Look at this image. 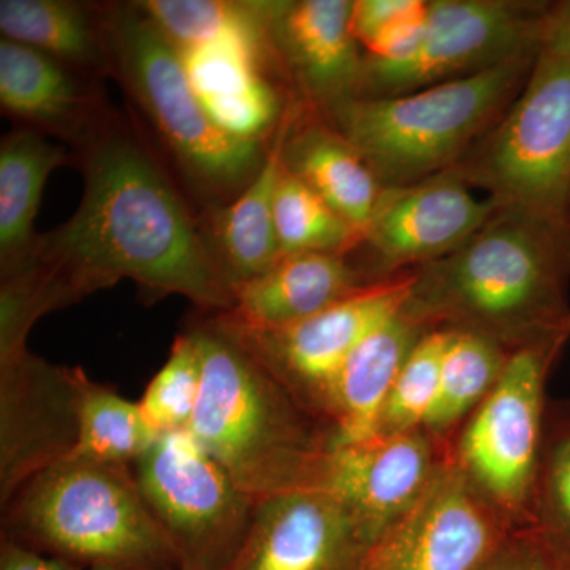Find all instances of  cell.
Wrapping results in <instances>:
<instances>
[{
	"label": "cell",
	"instance_id": "cell-6",
	"mask_svg": "<svg viewBox=\"0 0 570 570\" xmlns=\"http://www.w3.org/2000/svg\"><path fill=\"white\" fill-rule=\"evenodd\" d=\"M539 55L419 91L352 99L322 116L363 157L382 187L452 170L497 126Z\"/></svg>",
	"mask_w": 570,
	"mask_h": 570
},
{
	"label": "cell",
	"instance_id": "cell-7",
	"mask_svg": "<svg viewBox=\"0 0 570 570\" xmlns=\"http://www.w3.org/2000/svg\"><path fill=\"white\" fill-rule=\"evenodd\" d=\"M570 333L512 351L489 396L460 428L452 460L517 530L530 528L546 431V387Z\"/></svg>",
	"mask_w": 570,
	"mask_h": 570
},
{
	"label": "cell",
	"instance_id": "cell-23",
	"mask_svg": "<svg viewBox=\"0 0 570 570\" xmlns=\"http://www.w3.org/2000/svg\"><path fill=\"white\" fill-rule=\"evenodd\" d=\"M0 32L96 80L111 77L102 3L0 0Z\"/></svg>",
	"mask_w": 570,
	"mask_h": 570
},
{
	"label": "cell",
	"instance_id": "cell-29",
	"mask_svg": "<svg viewBox=\"0 0 570 570\" xmlns=\"http://www.w3.org/2000/svg\"><path fill=\"white\" fill-rule=\"evenodd\" d=\"M277 243L284 257L351 254L362 235L291 171H281L275 194Z\"/></svg>",
	"mask_w": 570,
	"mask_h": 570
},
{
	"label": "cell",
	"instance_id": "cell-26",
	"mask_svg": "<svg viewBox=\"0 0 570 570\" xmlns=\"http://www.w3.org/2000/svg\"><path fill=\"white\" fill-rule=\"evenodd\" d=\"M510 354L504 344L482 333L448 328L438 400L425 430L441 439L452 436L489 396Z\"/></svg>",
	"mask_w": 570,
	"mask_h": 570
},
{
	"label": "cell",
	"instance_id": "cell-30",
	"mask_svg": "<svg viewBox=\"0 0 570 570\" xmlns=\"http://www.w3.org/2000/svg\"><path fill=\"white\" fill-rule=\"evenodd\" d=\"M445 343L448 328L428 330L420 337L390 392L377 436L425 430L438 400Z\"/></svg>",
	"mask_w": 570,
	"mask_h": 570
},
{
	"label": "cell",
	"instance_id": "cell-24",
	"mask_svg": "<svg viewBox=\"0 0 570 570\" xmlns=\"http://www.w3.org/2000/svg\"><path fill=\"white\" fill-rule=\"evenodd\" d=\"M71 163L69 146L17 127L0 141V275L31 253L45 184L55 168Z\"/></svg>",
	"mask_w": 570,
	"mask_h": 570
},
{
	"label": "cell",
	"instance_id": "cell-14",
	"mask_svg": "<svg viewBox=\"0 0 570 570\" xmlns=\"http://www.w3.org/2000/svg\"><path fill=\"white\" fill-rule=\"evenodd\" d=\"M374 540L335 494L287 491L257 502L227 570H358Z\"/></svg>",
	"mask_w": 570,
	"mask_h": 570
},
{
	"label": "cell",
	"instance_id": "cell-13",
	"mask_svg": "<svg viewBox=\"0 0 570 570\" xmlns=\"http://www.w3.org/2000/svg\"><path fill=\"white\" fill-rule=\"evenodd\" d=\"M478 200L453 170L406 186L382 187L363 234L382 277L412 272L459 249L498 208Z\"/></svg>",
	"mask_w": 570,
	"mask_h": 570
},
{
	"label": "cell",
	"instance_id": "cell-10",
	"mask_svg": "<svg viewBox=\"0 0 570 570\" xmlns=\"http://www.w3.org/2000/svg\"><path fill=\"white\" fill-rule=\"evenodd\" d=\"M549 2L433 0L417 50L395 62L365 58L356 99L401 96L539 55Z\"/></svg>",
	"mask_w": 570,
	"mask_h": 570
},
{
	"label": "cell",
	"instance_id": "cell-9",
	"mask_svg": "<svg viewBox=\"0 0 570 570\" xmlns=\"http://www.w3.org/2000/svg\"><path fill=\"white\" fill-rule=\"evenodd\" d=\"M146 504L171 540L183 568L227 570L255 505L189 431L159 436L132 464Z\"/></svg>",
	"mask_w": 570,
	"mask_h": 570
},
{
	"label": "cell",
	"instance_id": "cell-20",
	"mask_svg": "<svg viewBox=\"0 0 570 570\" xmlns=\"http://www.w3.org/2000/svg\"><path fill=\"white\" fill-rule=\"evenodd\" d=\"M373 283L377 281L352 265L347 254L291 255L236 287L234 307L219 314L246 328H281L316 316Z\"/></svg>",
	"mask_w": 570,
	"mask_h": 570
},
{
	"label": "cell",
	"instance_id": "cell-15",
	"mask_svg": "<svg viewBox=\"0 0 570 570\" xmlns=\"http://www.w3.org/2000/svg\"><path fill=\"white\" fill-rule=\"evenodd\" d=\"M71 367L29 351L0 362V501L77 445Z\"/></svg>",
	"mask_w": 570,
	"mask_h": 570
},
{
	"label": "cell",
	"instance_id": "cell-22",
	"mask_svg": "<svg viewBox=\"0 0 570 570\" xmlns=\"http://www.w3.org/2000/svg\"><path fill=\"white\" fill-rule=\"evenodd\" d=\"M303 111L284 142V168L335 209L363 239L381 183L343 135L318 112L305 116Z\"/></svg>",
	"mask_w": 570,
	"mask_h": 570
},
{
	"label": "cell",
	"instance_id": "cell-1",
	"mask_svg": "<svg viewBox=\"0 0 570 570\" xmlns=\"http://www.w3.org/2000/svg\"><path fill=\"white\" fill-rule=\"evenodd\" d=\"M70 153L80 206L0 275L22 305L40 318L130 279L148 298L186 296L202 313L234 307L200 214L132 112L111 107Z\"/></svg>",
	"mask_w": 570,
	"mask_h": 570
},
{
	"label": "cell",
	"instance_id": "cell-32",
	"mask_svg": "<svg viewBox=\"0 0 570 570\" xmlns=\"http://www.w3.org/2000/svg\"><path fill=\"white\" fill-rule=\"evenodd\" d=\"M426 9L425 0H354L352 26L356 40L366 50L397 26L422 17Z\"/></svg>",
	"mask_w": 570,
	"mask_h": 570
},
{
	"label": "cell",
	"instance_id": "cell-18",
	"mask_svg": "<svg viewBox=\"0 0 570 570\" xmlns=\"http://www.w3.org/2000/svg\"><path fill=\"white\" fill-rule=\"evenodd\" d=\"M0 107L18 127L73 148L111 105L102 80L26 45L0 40Z\"/></svg>",
	"mask_w": 570,
	"mask_h": 570
},
{
	"label": "cell",
	"instance_id": "cell-25",
	"mask_svg": "<svg viewBox=\"0 0 570 570\" xmlns=\"http://www.w3.org/2000/svg\"><path fill=\"white\" fill-rule=\"evenodd\" d=\"M78 439L70 456L132 466L160 434L146 420L140 403L92 381L71 367Z\"/></svg>",
	"mask_w": 570,
	"mask_h": 570
},
{
	"label": "cell",
	"instance_id": "cell-33",
	"mask_svg": "<svg viewBox=\"0 0 570 570\" xmlns=\"http://www.w3.org/2000/svg\"><path fill=\"white\" fill-rule=\"evenodd\" d=\"M479 570H560L553 554L531 528L512 535Z\"/></svg>",
	"mask_w": 570,
	"mask_h": 570
},
{
	"label": "cell",
	"instance_id": "cell-21",
	"mask_svg": "<svg viewBox=\"0 0 570 570\" xmlns=\"http://www.w3.org/2000/svg\"><path fill=\"white\" fill-rule=\"evenodd\" d=\"M302 110V104L288 105L264 167L245 193L232 204L200 214L206 242L235 291L283 258L276 235L275 194L283 171L284 142Z\"/></svg>",
	"mask_w": 570,
	"mask_h": 570
},
{
	"label": "cell",
	"instance_id": "cell-16",
	"mask_svg": "<svg viewBox=\"0 0 570 570\" xmlns=\"http://www.w3.org/2000/svg\"><path fill=\"white\" fill-rule=\"evenodd\" d=\"M452 459V444L426 430L379 434L330 449L318 490L354 510L374 538L406 513Z\"/></svg>",
	"mask_w": 570,
	"mask_h": 570
},
{
	"label": "cell",
	"instance_id": "cell-31",
	"mask_svg": "<svg viewBox=\"0 0 570 570\" xmlns=\"http://www.w3.org/2000/svg\"><path fill=\"white\" fill-rule=\"evenodd\" d=\"M202 387V354L197 336L187 328L176 337L170 355L140 401L149 425L163 434L189 431Z\"/></svg>",
	"mask_w": 570,
	"mask_h": 570
},
{
	"label": "cell",
	"instance_id": "cell-3",
	"mask_svg": "<svg viewBox=\"0 0 570 570\" xmlns=\"http://www.w3.org/2000/svg\"><path fill=\"white\" fill-rule=\"evenodd\" d=\"M202 387L189 433L254 501L318 490L332 431L306 411L214 314L189 326Z\"/></svg>",
	"mask_w": 570,
	"mask_h": 570
},
{
	"label": "cell",
	"instance_id": "cell-19",
	"mask_svg": "<svg viewBox=\"0 0 570 570\" xmlns=\"http://www.w3.org/2000/svg\"><path fill=\"white\" fill-rule=\"evenodd\" d=\"M428 330L403 309L351 352L326 393L324 422L332 431V448L377 436L397 374Z\"/></svg>",
	"mask_w": 570,
	"mask_h": 570
},
{
	"label": "cell",
	"instance_id": "cell-36",
	"mask_svg": "<svg viewBox=\"0 0 570 570\" xmlns=\"http://www.w3.org/2000/svg\"><path fill=\"white\" fill-rule=\"evenodd\" d=\"M549 549V547H547ZM551 554H553L554 561H557L558 569L560 570H570L569 562H566L564 560H561V558H558L557 554L553 553V551H550Z\"/></svg>",
	"mask_w": 570,
	"mask_h": 570
},
{
	"label": "cell",
	"instance_id": "cell-8",
	"mask_svg": "<svg viewBox=\"0 0 570 570\" xmlns=\"http://www.w3.org/2000/svg\"><path fill=\"white\" fill-rule=\"evenodd\" d=\"M452 170L501 205L570 219V62L539 55L508 111Z\"/></svg>",
	"mask_w": 570,
	"mask_h": 570
},
{
	"label": "cell",
	"instance_id": "cell-27",
	"mask_svg": "<svg viewBox=\"0 0 570 570\" xmlns=\"http://www.w3.org/2000/svg\"><path fill=\"white\" fill-rule=\"evenodd\" d=\"M137 6L179 51L230 37L272 40L276 9V2L227 0H141Z\"/></svg>",
	"mask_w": 570,
	"mask_h": 570
},
{
	"label": "cell",
	"instance_id": "cell-38",
	"mask_svg": "<svg viewBox=\"0 0 570 570\" xmlns=\"http://www.w3.org/2000/svg\"><path fill=\"white\" fill-rule=\"evenodd\" d=\"M569 213H570V204H569Z\"/></svg>",
	"mask_w": 570,
	"mask_h": 570
},
{
	"label": "cell",
	"instance_id": "cell-35",
	"mask_svg": "<svg viewBox=\"0 0 570 570\" xmlns=\"http://www.w3.org/2000/svg\"><path fill=\"white\" fill-rule=\"evenodd\" d=\"M0 570H81L80 566L43 553L2 535Z\"/></svg>",
	"mask_w": 570,
	"mask_h": 570
},
{
	"label": "cell",
	"instance_id": "cell-5",
	"mask_svg": "<svg viewBox=\"0 0 570 570\" xmlns=\"http://www.w3.org/2000/svg\"><path fill=\"white\" fill-rule=\"evenodd\" d=\"M2 509L6 538L80 568L181 566L126 464L69 456L22 483Z\"/></svg>",
	"mask_w": 570,
	"mask_h": 570
},
{
	"label": "cell",
	"instance_id": "cell-2",
	"mask_svg": "<svg viewBox=\"0 0 570 570\" xmlns=\"http://www.w3.org/2000/svg\"><path fill=\"white\" fill-rule=\"evenodd\" d=\"M570 219L498 205L452 254L412 269L404 313L515 351L570 333Z\"/></svg>",
	"mask_w": 570,
	"mask_h": 570
},
{
	"label": "cell",
	"instance_id": "cell-37",
	"mask_svg": "<svg viewBox=\"0 0 570 570\" xmlns=\"http://www.w3.org/2000/svg\"><path fill=\"white\" fill-rule=\"evenodd\" d=\"M91 570H119V569H111V568H94ZM163 570H193V569H187V568H183V566H179V568H171V569H163Z\"/></svg>",
	"mask_w": 570,
	"mask_h": 570
},
{
	"label": "cell",
	"instance_id": "cell-12",
	"mask_svg": "<svg viewBox=\"0 0 570 570\" xmlns=\"http://www.w3.org/2000/svg\"><path fill=\"white\" fill-rule=\"evenodd\" d=\"M517 531L450 459L426 493L371 543L358 570H479Z\"/></svg>",
	"mask_w": 570,
	"mask_h": 570
},
{
	"label": "cell",
	"instance_id": "cell-17",
	"mask_svg": "<svg viewBox=\"0 0 570 570\" xmlns=\"http://www.w3.org/2000/svg\"><path fill=\"white\" fill-rule=\"evenodd\" d=\"M354 0L276 2L272 41L285 78L321 116L356 99L365 52L356 40Z\"/></svg>",
	"mask_w": 570,
	"mask_h": 570
},
{
	"label": "cell",
	"instance_id": "cell-28",
	"mask_svg": "<svg viewBox=\"0 0 570 570\" xmlns=\"http://www.w3.org/2000/svg\"><path fill=\"white\" fill-rule=\"evenodd\" d=\"M530 528L570 564V400L547 407Z\"/></svg>",
	"mask_w": 570,
	"mask_h": 570
},
{
	"label": "cell",
	"instance_id": "cell-34",
	"mask_svg": "<svg viewBox=\"0 0 570 570\" xmlns=\"http://www.w3.org/2000/svg\"><path fill=\"white\" fill-rule=\"evenodd\" d=\"M539 55L570 62V0L547 6L540 22Z\"/></svg>",
	"mask_w": 570,
	"mask_h": 570
},
{
	"label": "cell",
	"instance_id": "cell-11",
	"mask_svg": "<svg viewBox=\"0 0 570 570\" xmlns=\"http://www.w3.org/2000/svg\"><path fill=\"white\" fill-rule=\"evenodd\" d=\"M411 287L412 272L385 277L316 316L281 328H246L220 314L214 316L306 411L324 422L326 393L337 371L374 328L404 309Z\"/></svg>",
	"mask_w": 570,
	"mask_h": 570
},
{
	"label": "cell",
	"instance_id": "cell-4",
	"mask_svg": "<svg viewBox=\"0 0 570 570\" xmlns=\"http://www.w3.org/2000/svg\"><path fill=\"white\" fill-rule=\"evenodd\" d=\"M102 10L111 78L184 194L198 214L232 204L264 167L272 142L239 140L209 118L181 55L137 2Z\"/></svg>",
	"mask_w": 570,
	"mask_h": 570
}]
</instances>
